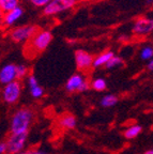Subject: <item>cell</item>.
<instances>
[{
  "mask_svg": "<svg viewBox=\"0 0 153 154\" xmlns=\"http://www.w3.org/2000/svg\"><path fill=\"white\" fill-rule=\"evenodd\" d=\"M148 70L153 71V59H151V60L148 62Z\"/></svg>",
  "mask_w": 153,
  "mask_h": 154,
  "instance_id": "cell-24",
  "label": "cell"
},
{
  "mask_svg": "<svg viewBox=\"0 0 153 154\" xmlns=\"http://www.w3.org/2000/svg\"><path fill=\"white\" fill-rule=\"evenodd\" d=\"M17 79V65L8 63L0 70V82L3 85H8Z\"/></svg>",
  "mask_w": 153,
  "mask_h": 154,
  "instance_id": "cell-9",
  "label": "cell"
},
{
  "mask_svg": "<svg viewBox=\"0 0 153 154\" xmlns=\"http://www.w3.org/2000/svg\"><path fill=\"white\" fill-rule=\"evenodd\" d=\"M106 87H107V84L103 78H95L91 82V88L95 91H104L106 89Z\"/></svg>",
  "mask_w": 153,
  "mask_h": 154,
  "instance_id": "cell-18",
  "label": "cell"
},
{
  "mask_svg": "<svg viewBox=\"0 0 153 154\" xmlns=\"http://www.w3.org/2000/svg\"><path fill=\"white\" fill-rule=\"evenodd\" d=\"M141 133V126L140 125H132L131 128H129L124 132V137L126 139H133V138H136L139 134Z\"/></svg>",
  "mask_w": 153,
  "mask_h": 154,
  "instance_id": "cell-16",
  "label": "cell"
},
{
  "mask_svg": "<svg viewBox=\"0 0 153 154\" xmlns=\"http://www.w3.org/2000/svg\"><path fill=\"white\" fill-rule=\"evenodd\" d=\"M28 74V67L25 64H17V78H24Z\"/></svg>",
  "mask_w": 153,
  "mask_h": 154,
  "instance_id": "cell-21",
  "label": "cell"
},
{
  "mask_svg": "<svg viewBox=\"0 0 153 154\" xmlns=\"http://www.w3.org/2000/svg\"><path fill=\"white\" fill-rule=\"evenodd\" d=\"M28 86H29V89H30V93H31V95L33 97L39 99V97H41V96L43 95L44 90L39 85L38 79H36V77L34 75H30L28 77Z\"/></svg>",
  "mask_w": 153,
  "mask_h": 154,
  "instance_id": "cell-12",
  "label": "cell"
},
{
  "mask_svg": "<svg viewBox=\"0 0 153 154\" xmlns=\"http://www.w3.org/2000/svg\"><path fill=\"white\" fill-rule=\"evenodd\" d=\"M77 0H53L43 9V13L47 16L62 13L72 9L76 5Z\"/></svg>",
  "mask_w": 153,
  "mask_h": 154,
  "instance_id": "cell-5",
  "label": "cell"
},
{
  "mask_svg": "<svg viewBox=\"0 0 153 154\" xmlns=\"http://www.w3.org/2000/svg\"><path fill=\"white\" fill-rule=\"evenodd\" d=\"M140 58L142 60H149L153 59V47L152 46H145L140 51Z\"/></svg>",
  "mask_w": 153,
  "mask_h": 154,
  "instance_id": "cell-19",
  "label": "cell"
},
{
  "mask_svg": "<svg viewBox=\"0 0 153 154\" xmlns=\"http://www.w3.org/2000/svg\"><path fill=\"white\" fill-rule=\"evenodd\" d=\"M20 92H22V85L18 80L5 85L2 89V99L5 103L10 105L15 104L20 96Z\"/></svg>",
  "mask_w": 153,
  "mask_h": 154,
  "instance_id": "cell-6",
  "label": "cell"
},
{
  "mask_svg": "<svg viewBox=\"0 0 153 154\" xmlns=\"http://www.w3.org/2000/svg\"><path fill=\"white\" fill-rule=\"evenodd\" d=\"M122 63H123V60H122L121 58L118 57V56H115V57H113L111 59H110V61L106 64L105 67L107 69V70H111V69H115V67L121 65Z\"/></svg>",
  "mask_w": 153,
  "mask_h": 154,
  "instance_id": "cell-20",
  "label": "cell"
},
{
  "mask_svg": "<svg viewBox=\"0 0 153 154\" xmlns=\"http://www.w3.org/2000/svg\"><path fill=\"white\" fill-rule=\"evenodd\" d=\"M75 63H76L77 70L80 72H87L93 66L94 58L88 51L83 49H77L75 51Z\"/></svg>",
  "mask_w": 153,
  "mask_h": 154,
  "instance_id": "cell-7",
  "label": "cell"
},
{
  "mask_svg": "<svg viewBox=\"0 0 153 154\" xmlns=\"http://www.w3.org/2000/svg\"><path fill=\"white\" fill-rule=\"evenodd\" d=\"M23 14H24V10L20 7L16 8L15 10H12V11H10V12H8V13H5L2 16L3 25L7 27L13 26V25L23 16Z\"/></svg>",
  "mask_w": 153,
  "mask_h": 154,
  "instance_id": "cell-10",
  "label": "cell"
},
{
  "mask_svg": "<svg viewBox=\"0 0 153 154\" xmlns=\"http://www.w3.org/2000/svg\"><path fill=\"white\" fill-rule=\"evenodd\" d=\"M53 1V0H33L32 3H33L36 7H39V8H45L48 3H50Z\"/></svg>",
  "mask_w": 153,
  "mask_h": 154,
  "instance_id": "cell-22",
  "label": "cell"
},
{
  "mask_svg": "<svg viewBox=\"0 0 153 154\" xmlns=\"http://www.w3.org/2000/svg\"><path fill=\"white\" fill-rule=\"evenodd\" d=\"M32 112L28 108H22L13 115L11 120V132L14 134L27 133L32 121Z\"/></svg>",
  "mask_w": 153,
  "mask_h": 154,
  "instance_id": "cell-1",
  "label": "cell"
},
{
  "mask_svg": "<svg viewBox=\"0 0 153 154\" xmlns=\"http://www.w3.org/2000/svg\"><path fill=\"white\" fill-rule=\"evenodd\" d=\"M144 154H153V150H150V151H147V152H145Z\"/></svg>",
  "mask_w": 153,
  "mask_h": 154,
  "instance_id": "cell-26",
  "label": "cell"
},
{
  "mask_svg": "<svg viewBox=\"0 0 153 154\" xmlns=\"http://www.w3.org/2000/svg\"><path fill=\"white\" fill-rule=\"evenodd\" d=\"M113 57H115V54L110 51H106L104 53L100 54L98 56H96L94 58L93 61V66L94 67H100V66H106L108 62L110 61V59Z\"/></svg>",
  "mask_w": 153,
  "mask_h": 154,
  "instance_id": "cell-13",
  "label": "cell"
},
{
  "mask_svg": "<svg viewBox=\"0 0 153 154\" xmlns=\"http://www.w3.org/2000/svg\"><path fill=\"white\" fill-rule=\"evenodd\" d=\"M7 152V143L5 142H1L0 143V153L3 154Z\"/></svg>",
  "mask_w": 153,
  "mask_h": 154,
  "instance_id": "cell-23",
  "label": "cell"
},
{
  "mask_svg": "<svg viewBox=\"0 0 153 154\" xmlns=\"http://www.w3.org/2000/svg\"><path fill=\"white\" fill-rule=\"evenodd\" d=\"M153 31V18L138 17L133 25V32L138 36H146Z\"/></svg>",
  "mask_w": 153,
  "mask_h": 154,
  "instance_id": "cell-8",
  "label": "cell"
},
{
  "mask_svg": "<svg viewBox=\"0 0 153 154\" xmlns=\"http://www.w3.org/2000/svg\"><path fill=\"white\" fill-rule=\"evenodd\" d=\"M27 136L28 133H18V134L10 135L7 139V153L9 154H18L23 152L25 146H26Z\"/></svg>",
  "mask_w": 153,
  "mask_h": 154,
  "instance_id": "cell-4",
  "label": "cell"
},
{
  "mask_svg": "<svg viewBox=\"0 0 153 154\" xmlns=\"http://www.w3.org/2000/svg\"><path fill=\"white\" fill-rule=\"evenodd\" d=\"M52 41H53V33L49 30H39L33 38L29 41V46L33 51L42 53L48 47Z\"/></svg>",
  "mask_w": 153,
  "mask_h": 154,
  "instance_id": "cell-3",
  "label": "cell"
},
{
  "mask_svg": "<svg viewBox=\"0 0 153 154\" xmlns=\"http://www.w3.org/2000/svg\"><path fill=\"white\" fill-rule=\"evenodd\" d=\"M19 0H0V10L1 13L5 14L16 8H19Z\"/></svg>",
  "mask_w": 153,
  "mask_h": 154,
  "instance_id": "cell-14",
  "label": "cell"
},
{
  "mask_svg": "<svg viewBox=\"0 0 153 154\" xmlns=\"http://www.w3.org/2000/svg\"><path fill=\"white\" fill-rule=\"evenodd\" d=\"M38 31H39V28L36 26L26 25V26H19L13 28L10 31L9 35L13 42L20 43V42L30 41Z\"/></svg>",
  "mask_w": 153,
  "mask_h": 154,
  "instance_id": "cell-2",
  "label": "cell"
},
{
  "mask_svg": "<svg viewBox=\"0 0 153 154\" xmlns=\"http://www.w3.org/2000/svg\"><path fill=\"white\" fill-rule=\"evenodd\" d=\"M27 1H31V2H32V1H33V0H27Z\"/></svg>",
  "mask_w": 153,
  "mask_h": 154,
  "instance_id": "cell-28",
  "label": "cell"
},
{
  "mask_svg": "<svg viewBox=\"0 0 153 154\" xmlns=\"http://www.w3.org/2000/svg\"><path fill=\"white\" fill-rule=\"evenodd\" d=\"M86 82L85 77H83V75L80 74H73L72 76L70 77L65 85V89L69 92L73 91H79L81 85Z\"/></svg>",
  "mask_w": 153,
  "mask_h": 154,
  "instance_id": "cell-11",
  "label": "cell"
},
{
  "mask_svg": "<svg viewBox=\"0 0 153 154\" xmlns=\"http://www.w3.org/2000/svg\"><path fill=\"white\" fill-rule=\"evenodd\" d=\"M60 124L62 128L72 130L76 126V119L72 115H64L60 119Z\"/></svg>",
  "mask_w": 153,
  "mask_h": 154,
  "instance_id": "cell-15",
  "label": "cell"
},
{
  "mask_svg": "<svg viewBox=\"0 0 153 154\" xmlns=\"http://www.w3.org/2000/svg\"><path fill=\"white\" fill-rule=\"evenodd\" d=\"M118 103V97L114 94H108L105 95L101 101V105L103 107H113Z\"/></svg>",
  "mask_w": 153,
  "mask_h": 154,
  "instance_id": "cell-17",
  "label": "cell"
},
{
  "mask_svg": "<svg viewBox=\"0 0 153 154\" xmlns=\"http://www.w3.org/2000/svg\"><path fill=\"white\" fill-rule=\"evenodd\" d=\"M18 154H30V151H25V152H20Z\"/></svg>",
  "mask_w": 153,
  "mask_h": 154,
  "instance_id": "cell-27",
  "label": "cell"
},
{
  "mask_svg": "<svg viewBox=\"0 0 153 154\" xmlns=\"http://www.w3.org/2000/svg\"><path fill=\"white\" fill-rule=\"evenodd\" d=\"M30 154H45V153L40 152V151H30Z\"/></svg>",
  "mask_w": 153,
  "mask_h": 154,
  "instance_id": "cell-25",
  "label": "cell"
}]
</instances>
